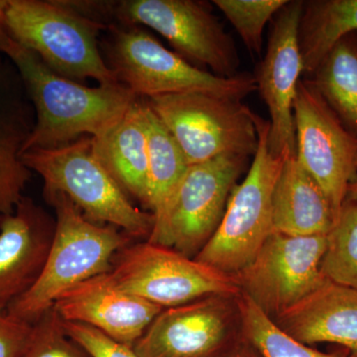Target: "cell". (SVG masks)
Listing matches in <instances>:
<instances>
[{"instance_id": "obj_1", "label": "cell", "mask_w": 357, "mask_h": 357, "mask_svg": "<svg viewBox=\"0 0 357 357\" xmlns=\"http://www.w3.org/2000/svg\"><path fill=\"white\" fill-rule=\"evenodd\" d=\"M3 55L20 73L34 107V128L23 153L63 146L84 136L102 137L139 98L121 84L88 86L66 79L13 39Z\"/></svg>"}, {"instance_id": "obj_2", "label": "cell", "mask_w": 357, "mask_h": 357, "mask_svg": "<svg viewBox=\"0 0 357 357\" xmlns=\"http://www.w3.org/2000/svg\"><path fill=\"white\" fill-rule=\"evenodd\" d=\"M43 196L55 210L53 241L36 282L6 310L30 324L52 309L70 289L109 273L115 255L133 241L117 227L86 220L60 192Z\"/></svg>"}, {"instance_id": "obj_3", "label": "cell", "mask_w": 357, "mask_h": 357, "mask_svg": "<svg viewBox=\"0 0 357 357\" xmlns=\"http://www.w3.org/2000/svg\"><path fill=\"white\" fill-rule=\"evenodd\" d=\"M100 44L103 59L119 84L139 98L204 93L241 100L257 91L255 75L218 77L196 67L140 26L112 24Z\"/></svg>"}, {"instance_id": "obj_4", "label": "cell", "mask_w": 357, "mask_h": 357, "mask_svg": "<svg viewBox=\"0 0 357 357\" xmlns=\"http://www.w3.org/2000/svg\"><path fill=\"white\" fill-rule=\"evenodd\" d=\"M11 38L36 54L56 74L84 84H119L100 50L107 26L79 13L66 0H8L6 13Z\"/></svg>"}, {"instance_id": "obj_5", "label": "cell", "mask_w": 357, "mask_h": 357, "mask_svg": "<svg viewBox=\"0 0 357 357\" xmlns=\"http://www.w3.org/2000/svg\"><path fill=\"white\" fill-rule=\"evenodd\" d=\"M22 161L43 180V195L60 192L86 220L112 225L133 239L149 238L154 215L134 206L96 157L93 138L84 136L63 146L28 150Z\"/></svg>"}, {"instance_id": "obj_6", "label": "cell", "mask_w": 357, "mask_h": 357, "mask_svg": "<svg viewBox=\"0 0 357 357\" xmlns=\"http://www.w3.org/2000/svg\"><path fill=\"white\" fill-rule=\"evenodd\" d=\"M258 146L248 175L232 190L222 222L195 259L234 277L248 266L273 232L272 195L287 157L268 148L269 121L256 115Z\"/></svg>"}, {"instance_id": "obj_7", "label": "cell", "mask_w": 357, "mask_h": 357, "mask_svg": "<svg viewBox=\"0 0 357 357\" xmlns=\"http://www.w3.org/2000/svg\"><path fill=\"white\" fill-rule=\"evenodd\" d=\"M143 100L173 136L189 165L220 155L255 156L256 114L241 100L204 93Z\"/></svg>"}, {"instance_id": "obj_8", "label": "cell", "mask_w": 357, "mask_h": 357, "mask_svg": "<svg viewBox=\"0 0 357 357\" xmlns=\"http://www.w3.org/2000/svg\"><path fill=\"white\" fill-rule=\"evenodd\" d=\"M109 26H144L164 37L196 67L231 77L241 65L236 44L208 2L196 0L107 1Z\"/></svg>"}, {"instance_id": "obj_9", "label": "cell", "mask_w": 357, "mask_h": 357, "mask_svg": "<svg viewBox=\"0 0 357 357\" xmlns=\"http://www.w3.org/2000/svg\"><path fill=\"white\" fill-rule=\"evenodd\" d=\"M248 159L227 154L190 165L147 241L196 257L222 222L230 194Z\"/></svg>"}, {"instance_id": "obj_10", "label": "cell", "mask_w": 357, "mask_h": 357, "mask_svg": "<svg viewBox=\"0 0 357 357\" xmlns=\"http://www.w3.org/2000/svg\"><path fill=\"white\" fill-rule=\"evenodd\" d=\"M109 274L119 287L162 309L208 296L241 293L234 277L147 241L122 248Z\"/></svg>"}, {"instance_id": "obj_11", "label": "cell", "mask_w": 357, "mask_h": 357, "mask_svg": "<svg viewBox=\"0 0 357 357\" xmlns=\"http://www.w3.org/2000/svg\"><path fill=\"white\" fill-rule=\"evenodd\" d=\"M326 236L272 232L248 266L234 275L241 293L273 319L321 287Z\"/></svg>"}, {"instance_id": "obj_12", "label": "cell", "mask_w": 357, "mask_h": 357, "mask_svg": "<svg viewBox=\"0 0 357 357\" xmlns=\"http://www.w3.org/2000/svg\"><path fill=\"white\" fill-rule=\"evenodd\" d=\"M238 296H208L164 309L134 349L140 357L222 356L243 338Z\"/></svg>"}, {"instance_id": "obj_13", "label": "cell", "mask_w": 357, "mask_h": 357, "mask_svg": "<svg viewBox=\"0 0 357 357\" xmlns=\"http://www.w3.org/2000/svg\"><path fill=\"white\" fill-rule=\"evenodd\" d=\"M297 157L323 188L337 218L356 174L357 139L309 79H300L294 100Z\"/></svg>"}, {"instance_id": "obj_14", "label": "cell", "mask_w": 357, "mask_h": 357, "mask_svg": "<svg viewBox=\"0 0 357 357\" xmlns=\"http://www.w3.org/2000/svg\"><path fill=\"white\" fill-rule=\"evenodd\" d=\"M304 1H288L272 20L266 54L256 73L257 91L270 114L268 148L275 157L297 155L294 100L303 74L298 27Z\"/></svg>"}, {"instance_id": "obj_15", "label": "cell", "mask_w": 357, "mask_h": 357, "mask_svg": "<svg viewBox=\"0 0 357 357\" xmlns=\"http://www.w3.org/2000/svg\"><path fill=\"white\" fill-rule=\"evenodd\" d=\"M53 307L63 321L93 326L131 347L164 310L119 287L109 272L70 289Z\"/></svg>"}, {"instance_id": "obj_16", "label": "cell", "mask_w": 357, "mask_h": 357, "mask_svg": "<svg viewBox=\"0 0 357 357\" xmlns=\"http://www.w3.org/2000/svg\"><path fill=\"white\" fill-rule=\"evenodd\" d=\"M55 225V218L28 197L13 213L0 218V311H6L36 282Z\"/></svg>"}, {"instance_id": "obj_17", "label": "cell", "mask_w": 357, "mask_h": 357, "mask_svg": "<svg viewBox=\"0 0 357 357\" xmlns=\"http://www.w3.org/2000/svg\"><path fill=\"white\" fill-rule=\"evenodd\" d=\"M35 124V112L20 73L0 53V218L24 198L32 172L22 154Z\"/></svg>"}, {"instance_id": "obj_18", "label": "cell", "mask_w": 357, "mask_h": 357, "mask_svg": "<svg viewBox=\"0 0 357 357\" xmlns=\"http://www.w3.org/2000/svg\"><path fill=\"white\" fill-rule=\"evenodd\" d=\"M273 321L305 344L330 342L357 357V290L326 280Z\"/></svg>"}, {"instance_id": "obj_19", "label": "cell", "mask_w": 357, "mask_h": 357, "mask_svg": "<svg viewBox=\"0 0 357 357\" xmlns=\"http://www.w3.org/2000/svg\"><path fill=\"white\" fill-rule=\"evenodd\" d=\"M337 220L323 188L297 157H287L272 195L273 231L290 236H328Z\"/></svg>"}, {"instance_id": "obj_20", "label": "cell", "mask_w": 357, "mask_h": 357, "mask_svg": "<svg viewBox=\"0 0 357 357\" xmlns=\"http://www.w3.org/2000/svg\"><path fill=\"white\" fill-rule=\"evenodd\" d=\"M93 144L96 157L128 196L146 206L148 147L142 98L134 102L109 132L93 138Z\"/></svg>"}, {"instance_id": "obj_21", "label": "cell", "mask_w": 357, "mask_h": 357, "mask_svg": "<svg viewBox=\"0 0 357 357\" xmlns=\"http://www.w3.org/2000/svg\"><path fill=\"white\" fill-rule=\"evenodd\" d=\"M357 32V0L304 1L298 27L303 74L311 75L344 37Z\"/></svg>"}, {"instance_id": "obj_22", "label": "cell", "mask_w": 357, "mask_h": 357, "mask_svg": "<svg viewBox=\"0 0 357 357\" xmlns=\"http://www.w3.org/2000/svg\"><path fill=\"white\" fill-rule=\"evenodd\" d=\"M307 79L357 139V32L338 41Z\"/></svg>"}, {"instance_id": "obj_23", "label": "cell", "mask_w": 357, "mask_h": 357, "mask_svg": "<svg viewBox=\"0 0 357 357\" xmlns=\"http://www.w3.org/2000/svg\"><path fill=\"white\" fill-rule=\"evenodd\" d=\"M143 103L148 147L146 208L156 222L165 213L190 165L171 133L144 100Z\"/></svg>"}, {"instance_id": "obj_24", "label": "cell", "mask_w": 357, "mask_h": 357, "mask_svg": "<svg viewBox=\"0 0 357 357\" xmlns=\"http://www.w3.org/2000/svg\"><path fill=\"white\" fill-rule=\"evenodd\" d=\"M237 303L243 337L260 357H349V352L344 347L323 352L295 340L243 293L237 297Z\"/></svg>"}, {"instance_id": "obj_25", "label": "cell", "mask_w": 357, "mask_h": 357, "mask_svg": "<svg viewBox=\"0 0 357 357\" xmlns=\"http://www.w3.org/2000/svg\"><path fill=\"white\" fill-rule=\"evenodd\" d=\"M321 271L328 281L357 290L356 202H344L337 222L326 236Z\"/></svg>"}, {"instance_id": "obj_26", "label": "cell", "mask_w": 357, "mask_h": 357, "mask_svg": "<svg viewBox=\"0 0 357 357\" xmlns=\"http://www.w3.org/2000/svg\"><path fill=\"white\" fill-rule=\"evenodd\" d=\"M288 0H213L238 33L250 53L260 55L263 31Z\"/></svg>"}, {"instance_id": "obj_27", "label": "cell", "mask_w": 357, "mask_h": 357, "mask_svg": "<svg viewBox=\"0 0 357 357\" xmlns=\"http://www.w3.org/2000/svg\"><path fill=\"white\" fill-rule=\"evenodd\" d=\"M22 357H89L65 333L62 319L54 307L34 324L29 344Z\"/></svg>"}, {"instance_id": "obj_28", "label": "cell", "mask_w": 357, "mask_h": 357, "mask_svg": "<svg viewBox=\"0 0 357 357\" xmlns=\"http://www.w3.org/2000/svg\"><path fill=\"white\" fill-rule=\"evenodd\" d=\"M65 333L89 357H140L131 345L123 344L93 326L63 321Z\"/></svg>"}, {"instance_id": "obj_29", "label": "cell", "mask_w": 357, "mask_h": 357, "mask_svg": "<svg viewBox=\"0 0 357 357\" xmlns=\"http://www.w3.org/2000/svg\"><path fill=\"white\" fill-rule=\"evenodd\" d=\"M32 332L33 324L0 311V357H22Z\"/></svg>"}, {"instance_id": "obj_30", "label": "cell", "mask_w": 357, "mask_h": 357, "mask_svg": "<svg viewBox=\"0 0 357 357\" xmlns=\"http://www.w3.org/2000/svg\"><path fill=\"white\" fill-rule=\"evenodd\" d=\"M218 357H260L255 347L245 338H243L238 344L234 345L229 351L225 352Z\"/></svg>"}, {"instance_id": "obj_31", "label": "cell", "mask_w": 357, "mask_h": 357, "mask_svg": "<svg viewBox=\"0 0 357 357\" xmlns=\"http://www.w3.org/2000/svg\"><path fill=\"white\" fill-rule=\"evenodd\" d=\"M8 0H0V53L3 54L8 45L13 41L7 31L6 24V13Z\"/></svg>"}, {"instance_id": "obj_32", "label": "cell", "mask_w": 357, "mask_h": 357, "mask_svg": "<svg viewBox=\"0 0 357 357\" xmlns=\"http://www.w3.org/2000/svg\"><path fill=\"white\" fill-rule=\"evenodd\" d=\"M345 201L356 202V203H357V167L356 177H354L351 184L349 185V191H347V199H345Z\"/></svg>"}]
</instances>
